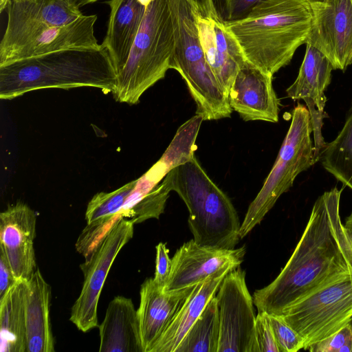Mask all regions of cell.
<instances>
[{"mask_svg": "<svg viewBox=\"0 0 352 352\" xmlns=\"http://www.w3.org/2000/svg\"><path fill=\"white\" fill-rule=\"evenodd\" d=\"M36 223L35 212L21 202L0 213V248L17 280L28 281L37 269L34 248Z\"/></svg>", "mask_w": 352, "mask_h": 352, "instance_id": "cell-15", "label": "cell"}, {"mask_svg": "<svg viewBox=\"0 0 352 352\" xmlns=\"http://www.w3.org/2000/svg\"><path fill=\"white\" fill-rule=\"evenodd\" d=\"M216 298L219 318L218 352H255L256 315L245 272L239 267L230 271Z\"/></svg>", "mask_w": 352, "mask_h": 352, "instance_id": "cell-11", "label": "cell"}, {"mask_svg": "<svg viewBox=\"0 0 352 352\" xmlns=\"http://www.w3.org/2000/svg\"><path fill=\"white\" fill-rule=\"evenodd\" d=\"M137 183L138 179H135L112 192L96 194L87 207V223H104L110 227L113 226L118 219L122 217L120 212L134 191Z\"/></svg>", "mask_w": 352, "mask_h": 352, "instance_id": "cell-27", "label": "cell"}, {"mask_svg": "<svg viewBox=\"0 0 352 352\" xmlns=\"http://www.w3.org/2000/svg\"><path fill=\"white\" fill-rule=\"evenodd\" d=\"M199 12L205 16L221 17L214 0H191Z\"/></svg>", "mask_w": 352, "mask_h": 352, "instance_id": "cell-35", "label": "cell"}, {"mask_svg": "<svg viewBox=\"0 0 352 352\" xmlns=\"http://www.w3.org/2000/svg\"><path fill=\"white\" fill-rule=\"evenodd\" d=\"M17 280L6 255L0 248V300L6 295Z\"/></svg>", "mask_w": 352, "mask_h": 352, "instance_id": "cell-34", "label": "cell"}, {"mask_svg": "<svg viewBox=\"0 0 352 352\" xmlns=\"http://www.w3.org/2000/svg\"><path fill=\"white\" fill-rule=\"evenodd\" d=\"M25 300L26 352H54L50 307L51 287L38 268L28 280Z\"/></svg>", "mask_w": 352, "mask_h": 352, "instance_id": "cell-22", "label": "cell"}, {"mask_svg": "<svg viewBox=\"0 0 352 352\" xmlns=\"http://www.w3.org/2000/svg\"><path fill=\"white\" fill-rule=\"evenodd\" d=\"M312 1H321V0H312Z\"/></svg>", "mask_w": 352, "mask_h": 352, "instance_id": "cell-41", "label": "cell"}, {"mask_svg": "<svg viewBox=\"0 0 352 352\" xmlns=\"http://www.w3.org/2000/svg\"><path fill=\"white\" fill-rule=\"evenodd\" d=\"M311 132L309 112L298 102L275 163L241 224V239L261 222L280 196L292 186L297 175L316 163Z\"/></svg>", "mask_w": 352, "mask_h": 352, "instance_id": "cell-7", "label": "cell"}, {"mask_svg": "<svg viewBox=\"0 0 352 352\" xmlns=\"http://www.w3.org/2000/svg\"><path fill=\"white\" fill-rule=\"evenodd\" d=\"M305 45V54L298 74L286 89V93L292 100H303L306 103L311 118L314 157L317 162L326 144L322 135L327 102L324 92L331 82L333 67L320 51L309 43Z\"/></svg>", "mask_w": 352, "mask_h": 352, "instance_id": "cell-13", "label": "cell"}, {"mask_svg": "<svg viewBox=\"0 0 352 352\" xmlns=\"http://www.w3.org/2000/svg\"><path fill=\"white\" fill-rule=\"evenodd\" d=\"M98 328L100 352H144L138 311L131 298L115 297Z\"/></svg>", "mask_w": 352, "mask_h": 352, "instance_id": "cell-21", "label": "cell"}, {"mask_svg": "<svg viewBox=\"0 0 352 352\" xmlns=\"http://www.w3.org/2000/svg\"><path fill=\"white\" fill-rule=\"evenodd\" d=\"M280 316L302 338L305 350L333 335L352 319V273L320 288Z\"/></svg>", "mask_w": 352, "mask_h": 352, "instance_id": "cell-8", "label": "cell"}, {"mask_svg": "<svg viewBox=\"0 0 352 352\" xmlns=\"http://www.w3.org/2000/svg\"><path fill=\"white\" fill-rule=\"evenodd\" d=\"M320 160L325 170L352 190V104L342 129L326 143Z\"/></svg>", "mask_w": 352, "mask_h": 352, "instance_id": "cell-25", "label": "cell"}, {"mask_svg": "<svg viewBox=\"0 0 352 352\" xmlns=\"http://www.w3.org/2000/svg\"><path fill=\"white\" fill-rule=\"evenodd\" d=\"M342 190L335 187L316 199L285 267L270 284L254 292L258 312L281 316L320 288L352 273V249L340 216Z\"/></svg>", "mask_w": 352, "mask_h": 352, "instance_id": "cell-1", "label": "cell"}, {"mask_svg": "<svg viewBox=\"0 0 352 352\" xmlns=\"http://www.w3.org/2000/svg\"><path fill=\"white\" fill-rule=\"evenodd\" d=\"M174 54V30L167 0H153L146 7L128 59L117 74L111 92L115 100L138 104L142 95L171 69Z\"/></svg>", "mask_w": 352, "mask_h": 352, "instance_id": "cell-5", "label": "cell"}, {"mask_svg": "<svg viewBox=\"0 0 352 352\" xmlns=\"http://www.w3.org/2000/svg\"><path fill=\"white\" fill-rule=\"evenodd\" d=\"M172 16L175 54L171 69L184 80L195 100L196 114L204 120L230 117L228 96L208 65L196 22L197 8L191 0H167Z\"/></svg>", "mask_w": 352, "mask_h": 352, "instance_id": "cell-6", "label": "cell"}, {"mask_svg": "<svg viewBox=\"0 0 352 352\" xmlns=\"http://www.w3.org/2000/svg\"><path fill=\"white\" fill-rule=\"evenodd\" d=\"M219 308L216 295L188 330L175 352H218Z\"/></svg>", "mask_w": 352, "mask_h": 352, "instance_id": "cell-26", "label": "cell"}, {"mask_svg": "<svg viewBox=\"0 0 352 352\" xmlns=\"http://www.w3.org/2000/svg\"><path fill=\"white\" fill-rule=\"evenodd\" d=\"M189 212L188 223L199 244L233 249L240 238V221L228 197L213 182L195 155L164 177Z\"/></svg>", "mask_w": 352, "mask_h": 352, "instance_id": "cell-4", "label": "cell"}, {"mask_svg": "<svg viewBox=\"0 0 352 352\" xmlns=\"http://www.w3.org/2000/svg\"><path fill=\"white\" fill-rule=\"evenodd\" d=\"M245 247L219 249L204 246L194 239L184 243L172 258L171 270L166 292L194 287L228 264L240 266Z\"/></svg>", "mask_w": 352, "mask_h": 352, "instance_id": "cell-14", "label": "cell"}, {"mask_svg": "<svg viewBox=\"0 0 352 352\" xmlns=\"http://www.w3.org/2000/svg\"><path fill=\"white\" fill-rule=\"evenodd\" d=\"M19 1V0H0V11H1V12H3L5 8L9 3H10L12 1Z\"/></svg>", "mask_w": 352, "mask_h": 352, "instance_id": "cell-38", "label": "cell"}, {"mask_svg": "<svg viewBox=\"0 0 352 352\" xmlns=\"http://www.w3.org/2000/svg\"><path fill=\"white\" fill-rule=\"evenodd\" d=\"M214 1H215V3H216V6H217V4L221 5L222 0H214Z\"/></svg>", "mask_w": 352, "mask_h": 352, "instance_id": "cell-40", "label": "cell"}, {"mask_svg": "<svg viewBox=\"0 0 352 352\" xmlns=\"http://www.w3.org/2000/svg\"><path fill=\"white\" fill-rule=\"evenodd\" d=\"M28 281L18 280L0 300L1 352H26Z\"/></svg>", "mask_w": 352, "mask_h": 352, "instance_id": "cell-24", "label": "cell"}, {"mask_svg": "<svg viewBox=\"0 0 352 352\" xmlns=\"http://www.w3.org/2000/svg\"><path fill=\"white\" fill-rule=\"evenodd\" d=\"M6 28L32 24L63 25L83 14L69 0H19L9 3L4 10Z\"/></svg>", "mask_w": 352, "mask_h": 352, "instance_id": "cell-23", "label": "cell"}, {"mask_svg": "<svg viewBox=\"0 0 352 352\" xmlns=\"http://www.w3.org/2000/svg\"><path fill=\"white\" fill-rule=\"evenodd\" d=\"M314 22L306 43L320 51L333 69L352 65V0L313 1Z\"/></svg>", "mask_w": 352, "mask_h": 352, "instance_id": "cell-12", "label": "cell"}, {"mask_svg": "<svg viewBox=\"0 0 352 352\" xmlns=\"http://www.w3.org/2000/svg\"><path fill=\"white\" fill-rule=\"evenodd\" d=\"M155 270L153 280L163 289L165 287L171 270L172 258L165 243H159L156 246Z\"/></svg>", "mask_w": 352, "mask_h": 352, "instance_id": "cell-32", "label": "cell"}, {"mask_svg": "<svg viewBox=\"0 0 352 352\" xmlns=\"http://www.w3.org/2000/svg\"><path fill=\"white\" fill-rule=\"evenodd\" d=\"M259 0H222L221 6L225 21H234L245 16Z\"/></svg>", "mask_w": 352, "mask_h": 352, "instance_id": "cell-33", "label": "cell"}, {"mask_svg": "<svg viewBox=\"0 0 352 352\" xmlns=\"http://www.w3.org/2000/svg\"><path fill=\"white\" fill-rule=\"evenodd\" d=\"M134 223L120 217L80 267L84 282L72 307L70 321L82 332L98 326L97 308L110 268L121 249L132 239Z\"/></svg>", "mask_w": 352, "mask_h": 352, "instance_id": "cell-10", "label": "cell"}, {"mask_svg": "<svg viewBox=\"0 0 352 352\" xmlns=\"http://www.w3.org/2000/svg\"><path fill=\"white\" fill-rule=\"evenodd\" d=\"M228 264L204 281L197 284L188 295L171 322L154 344L151 352H175L179 344L216 295L224 277L239 267Z\"/></svg>", "mask_w": 352, "mask_h": 352, "instance_id": "cell-19", "label": "cell"}, {"mask_svg": "<svg viewBox=\"0 0 352 352\" xmlns=\"http://www.w3.org/2000/svg\"><path fill=\"white\" fill-rule=\"evenodd\" d=\"M106 3L110 14L101 45L109 52L117 74L128 59L146 7L139 0H109Z\"/></svg>", "mask_w": 352, "mask_h": 352, "instance_id": "cell-20", "label": "cell"}, {"mask_svg": "<svg viewBox=\"0 0 352 352\" xmlns=\"http://www.w3.org/2000/svg\"><path fill=\"white\" fill-rule=\"evenodd\" d=\"M76 7L80 8L87 4L95 3L99 0H69Z\"/></svg>", "mask_w": 352, "mask_h": 352, "instance_id": "cell-37", "label": "cell"}, {"mask_svg": "<svg viewBox=\"0 0 352 352\" xmlns=\"http://www.w3.org/2000/svg\"><path fill=\"white\" fill-rule=\"evenodd\" d=\"M268 316L279 352H296L304 349L302 338L280 316Z\"/></svg>", "mask_w": 352, "mask_h": 352, "instance_id": "cell-29", "label": "cell"}, {"mask_svg": "<svg viewBox=\"0 0 352 352\" xmlns=\"http://www.w3.org/2000/svg\"><path fill=\"white\" fill-rule=\"evenodd\" d=\"M311 352H352V319L329 337L312 344Z\"/></svg>", "mask_w": 352, "mask_h": 352, "instance_id": "cell-30", "label": "cell"}, {"mask_svg": "<svg viewBox=\"0 0 352 352\" xmlns=\"http://www.w3.org/2000/svg\"><path fill=\"white\" fill-rule=\"evenodd\" d=\"M196 22L206 61L228 96L236 74L247 61L221 17L205 16L197 10Z\"/></svg>", "mask_w": 352, "mask_h": 352, "instance_id": "cell-17", "label": "cell"}, {"mask_svg": "<svg viewBox=\"0 0 352 352\" xmlns=\"http://www.w3.org/2000/svg\"><path fill=\"white\" fill-rule=\"evenodd\" d=\"M194 287L166 292L153 278L142 284L137 311L144 352H151Z\"/></svg>", "mask_w": 352, "mask_h": 352, "instance_id": "cell-18", "label": "cell"}, {"mask_svg": "<svg viewBox=\"0 0 352 352\" xmlns=\"http://www.w3.org/2000/svg\"><path fill=\"white\" fill-rule=\"evenodd\" d=\"M344 228L352 249V213L346 219Z\"/></svg>", "mask_w": 352, "mask_h": 352, "instance_id": "cell-36", "label": "cell"}, {"mask_svg": "<svg viewBox=\"0 0 352 352\" xmlns=\"http://www.w3.org/2000/svg\"><path fill=\"white\" fill-rule=\"evenodd\" d=\"M313 22L312 0H259L243 18L224 21L246 61L272 75L306 44Z\"/></svg>", "mask_w": 352, "mask_h": 352, "instance_id": "cell-2", "label": "cell"}, {"mask_svg": "<svg viewBox=\"0 0 352 352\" xmlns=\"http://www.w3.org/2000/svg\"><path fill=\"white\" fill-rule=\"evenodd\" d=\"M272 79L273 75L247 62L236 74L228 91L232 110L245 121L278 122L279 101Z\"/></svg>", "mask_w": 352, "mask_h": 352, "instance_id": "cell-16", "label": "cell"}, {"mask_svg": "<svg viewBox=\"0 0 352 352\" xmlns=\"http://www.w3.org/2000/svg\"><path fill=\"white\" fill-rule=\"evenodd\" d=\"M96 14H82L63 25L32 24L6 28L0 43V66L74 48H98L94 34Z\"/></svg>", "mask_w": 352, "mask_h": 352, "instance_id": "cell-9", "label": "cell"}, {"mask_svg": "<svg viewBox=\"0 0 352 352\" xmlns=\"http://www.w3.org/2000/svg\"><path fill=\"white\" fill-rule=\"evenodd\" d=\"M144 6L147 7L153 0H139Z\"/></svg>", "mask_w": 352, "mask_h": 352, "instance_id": "cell-39", "label": "cell"}, {"mask_svg": "<svg viewBox=\"0 0 352 352\" xmlns=\"http://www.w3.org/2000/svg\"><path fill=\"white\" fill-rule=\"evenodd\" d=\"M255 352H279L274 332L265 312H258L254 324Z\"/></svg>", "mask_w": 352, "mask_h": 352, "instance_id": "cell-31", "label": "cell"}, {"mask_svg": "<svg viewBox=\"0 0 352 352\" xmlns=\"http://www.w3.org/2000/svg\"><path fill=\"white\" fill-rule=\"evenodd\" d=\"M171 191L167 181L164 178L151 192L129 208L122 209V217L129 219L134 224L148 219H159L164 212L166 200Z\"/></svg>", "mask_w": 352, "mask_h": 352, "instance_id": "cell-28", "label": "cell"}, {"mask_svg": "<svg viewBox=\"0 0 352 352\" xmlns=\"http://www.w3.org/2000/svg\"><path fill=\"white\" fill-rule=\"evenodd\" d=\"M117 74L109 52L98 48L60 50L0 66V98L12 100L47 88L91 87L112 92Z\"/></svg>", "mask_w": 352, "mask_h": 352, "instance_id": "cell-3", "label": "cell"}]
</instances>
